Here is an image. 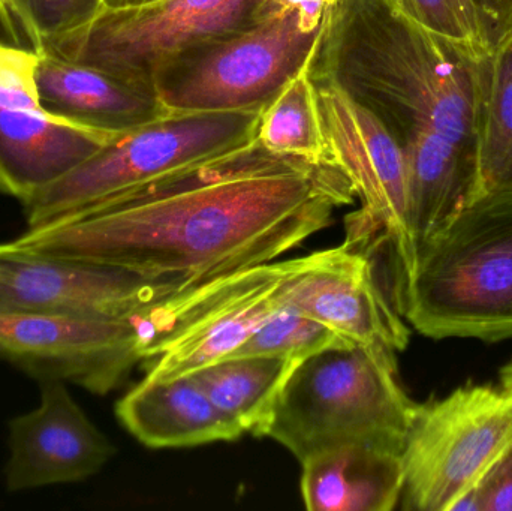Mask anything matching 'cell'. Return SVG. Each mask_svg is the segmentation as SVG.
<instances>
[{
	"mask_svg": "<svg viewBox=\"0 0 512 511\" xmlns=\"http://www.w3.org/2000/svg\"><path fill=\"white\" fill-rule=\"evenodd\" d=\"M354 197L336 165L276 155L254 140L29 228L14 243L198 285L277 260Z\"/></svg>",
	"mask_w": 512,
	"mask_h": 511,
	"instance_id": "1",
	"label": "cell"
},
{
	"mask_svg": "<svg viewBox=\"0 0 512 511\" xmlns=\"http://www.w3.org/2000/svg\"><path fill=\"white\" fill-rule=\"evenodd\" d=\"M492 53L450 41L385 0H334L307 65L378 117L403 155L448 138L478 153Z\"/></svg>",
	"mask_w": 512,
	"mask_h": 511,
	"instance_id": "2",
	"label": "cell"
},
{
	"mask_svg": "<svg viewBox=\"0 0 512 511\" xmlns=\"http://www.w3.org/2000/svg\"><path fill=\"white\" fill-rule=\"evenodd\" d=\"M399 308L427 338H512V188L477 195L421 249Z\"/></svg>",
	"mask_w": 512,
	"mask_h": 511,
	"instance_id": "3",
	"label": "cell"
},
{
	"mask_svg": "<svg viewBox=\"0 0 512 511\" xmlns=\"http://www.w3.org/2000/svg\"><path fill=\"white\" fill-rule=\"evenodd\" d=\"M415 408L397 380V354L337 345L295 366L259 437L300 462L345 446L402 453Z\"/></svg>",
	"mask_w": 512,
	"mask_h": 511,
	"instance_id": "4",
	"label": "cell"
},
{
	"mask_svg": "<svg viewBox=\"0 0 512 511\" xmlns=\"http://www.w3.org/2000/svg\"><path fill=\"white\" fill-rule=\"evenodd\" d=\"M322 26L274 0L251 26L203 39L165 57L150 81L170 111H262L309 65Z\"/></svg>",
	"mask_w": 512,
	"mask_h": 511,
	"instance_id": "5",
	"label": "cell"
},
{
	"mask_svg": "<svg viewBox=\"0 0 512 511\" xmlns=\"http://www.w3.org/2000/svg\"><path fill=\"white\" fill-rule=\"evenodd\" d=\"M261 111H171L114 134L74 170L24 201L27 227L38 228L165 174L256 140Z\"/></svg>",
	"mask_w": 512,
	"mask_h": 511,
	"instance_id": "6",
	"label": "cell"
},
{
	"mask_svg": "<svg viewBox=\"0 0 512 511\" xmlns=\"http://www.w3.org/2000/svg\"><path fill=\"white\" fill-rule=\"evenodd\" d=\"M298 264L271 261L189 285L135 314L146 377L170 380L227 359L285 308Z\"/></svg>",
	"mask_w": 512,
	"mask_h": 511,
	"instance_id": "7",
	"label": "cell"
},
{
	"mask_svg": "<svg viewBox=\"0 0 512 511\" xmlns=\"http://www.w3.org/2000/svg\"><path fill=\"white\" fill-rule=\"evenodd\" d=\"M512 450V392L465 386L415 408L402 461L403 509L451 511Z\"/></svg>",
	"mask_w": 512,
	"mask_h": 511,
	"instance_id": "8",
	"label": "cell"
},
{
	"mask_svg": "<svg viewBox=\"0 0 512 511\" xmlns=\"http://www.w3.org/2000/svg\"><path fill=\"white\" fill-rule=\"evenodd\" d=\"M274 0H153L107 8L86 26L44 42L38 51L99 66L123 77L150 81L155 66L176 51L243 29Z\"/></svg>",
	"mask_w": 512,
	"mask_h": 511,
	"instance_id": "9",
	"label": "cell"
},
{
	"mask_svg": "<svg viewBox=\"0 0 512 511\" xmlns=\"http://www.w3.org/2000/svg\"><path fill=\"white\" fill-rule=\"evenodd\" d=\"M315 86L331 164L348 177L361 200V209L346 219L349 239H385L399 264L400 288L417 261L402 147L378 117L351 96L331 84Z\"/></svg>",
	"mask_w": 512,
	"mask_h": 511,
	"instance_id": "10",
	"label": "cell"
},
{
	"mask_svg": "<svg viewBox=\"0 0 512 511\" xmlns=\"http://www.w3.org/2000/svg\"><path fill=\"white\" fill-rule=\"evenodd\" d=\"M185 287L182 279L0 243V312L129 320Z\"/></svg>",
	"mask_w": 512,
	"mask_h": 511,
	"instance_id": "11",
	"label": "cell"
},
{
	"mask_svg": "<svg viewBox=\"0 0 512 511\" xmlns=\"http://www.w3.org/2000/svg\"><path fill=\"white\" fill-rule=\"evenodd\" d=\"M36 63L38 51L0 44V192L21 203L114 135L50 113L39 99Z\"/></svg>",
	"mask_w": 512,
	"mask_h": 511,
	"instance_id": "12",
	"label": "cell"
},
{
	"mask_svg": "<svg viewBox=\"0 0 512 511\" xmlns=\"http://www.w3.org/2000/svg\"><path fill=\"white\" fill-rule=\"evenodd\" d=\"M0 359L41 381H63L107 395L141 356L129 320L0 312Z\"/></svg>",
	"mask_w": 512,
	"mask_h": 511,
	"instance_id": "13",
	"label": "cell"
},
{
	"mask_svg": "<svg viewBox=\"0 0 512 511\" xmlns=\"http://www.w3.org/2000/svg\"><path fill=\"white\" fill-rule=\"evenodd\" d=\"M283 303L352 344L394 354L408 347L411 333L379 281L373 249L364 243L346 239L337 248L300 257L286 281Z\"/></svg>",
	"mask_w": 512,
	"mask_h": 511,
	"instance_id": "14",
	"label": "cell"
},
{
	"mask_svg": "<svg viewBox=\"0 0 512 511\" xmlns=\"http://www.w3.org/2000/svg\"><path fill=\"white\" fill-rule=\"evenodd\" d=\"M116 449L90 422L63 381H42L41 404L9 423V492L77 483L95 476Z\"/></svg>",
	"mask_w": 512,
	"mask_h": 511,
	"instance_id": "15",
	"label": "cell"
},
{
	"mask_svg": "<svg viewBox=\"0 0 512 511\" xmlns=\"http://www.w3.org/2000/svg\"><path fill=\"white\" fill-rule=\"evenodd\" d=\"M35 77L39 99L50 113L110 134L171 113L152 81L123 77L45 51H38Z\"/></svg>",
	"mask_w": 512,
	"mask_h": 511,
	"instance_id": "16",
	"label": "cell"
},
{
	"mask_svg": "<svg viewBox=\"0 0 512 511\" xmlns=\"http://www.w3.org/2000/svg\"><path fill=\"white\" fill-rule=\"evenodd\" d=\"M116 414L140 443L152 449L236 441L245 434L192 375L170 380L144 377L117 402Z\"/></svg>",
	"mask_w": 512,
	"mask_h": 511,
	"instance_id": "17",
	"label": "cell"
},
{
	"mask_svg": "<svg viewBox=\"0 0 512 511\" xmlns=\"http://www.w3.org/2000/svg\"><path fill=\"white\" fill-rule=\"evenodd\" d=\"M301 497L313 511H390L402 498V453L345 446L301 462Z\"/></svg>",
	"mask_w": 512,
	"mask_h": 511,
	"instance_id": "18",
	"label": "cell"
},
{
	"mask_svg": "<svg viewBox=\"0 0 512 511\" xmlns=\"http://www.w3.org/2000/svg\"><path fill=\"white\" fill-rule=\"evenodd\" d=\"M298 363L271 356L228 357L191 375L225 416L259 437Z\"/></svg>",
	"mask_w": 512,
	"mask_h": 511,
	"instance_id": "19",
	"label": "cell"
},
{
	"mask_svg": "<svg viewBox=\"0 0 512 511\" xmlns=\"http://www.w3.org/2000/svg\"><path fill=\"white\" fill-rule=\"evenodd\" d=\"M256 140L276 155L300 158L312 164H331L322 131L318 92L307 68L265 105Z\"/></svg>",
	"mask_w": 512,
	"mask_h": 511,
	"instance_id": "20",
	"label": "cell"
},
{
	"mask_svg": "<svg viewBox=\"0 0 512 511\" xmlns=\"http://www.w3.org/2000/svg\"><path fill=\"white\" fill-rule=\"evenodd\" d=\"M478 176L480 194L512 188V33L492 53L478 128Z\"/></svg>",
	"mask_w": 512,
	"mask_h": 511,
	"instance_id": "21",
	"label": "cell"
},
{
	"mask_svg": "<svg viewBox=\"0 0 512 511\" xmlns=\"http://www.w3.org/2000/svg\"><path fill=\"white\" fill-rule=\"evenodd\" d=\"M346 344L352 342L330 327L294 309L283 308L228 357L271 356L301 362L319 351Z\"/></svg>",
	"mask_w": 512,
	"mask_h": 511,
	"instance_id": "22",
	"label": "cell"
},
{
	"mask_svg": "<svg viewBox=\"0 0 512 511\" xmlns=\"http://www.w3.org/2000/svg\"><path fill=\"white\" fill-rule=\"evenodd\" d=\"M104 6V0H12L15 17L36 51L86 26Z\"/></svg>",
	"mask_w": 512,
	"mask_h": 511,
	"instance_id": "23",
	"label": "cell"
},
{
	"mask_svg": "<svg viewBox=\"0 0 512 511\" xmlns=\"http://www.w3.org/2000/svg\"><path fill=\"white\" fill-rule=\"evenodd\" d=\"M397 11L405 14L421 26L450 41L459 42L474 48L480 53L484 50L478 36L469 26L457 0H385Z\"/></svg>",
	"mask_w": 512,
	"mask_h": 511,
	"instance_id": "24",
	"label": "cell"
},
{
	"mask_svg": "<svg viewBox=\"0 0 512 511\" xmlns=\"http://www.w3.org/2000/svg\"><path fill=\"white\" fill-rule=\"evenodd\" d=\"M451 511H512V450Z\"/></svg>",
	"mask_w": 512,
	"mask_h": 511,
	"instance_id": "25",
	"label": "cell"
},
{
	"mask_svg": "<svg viewBox=\"0 0 512 511\" xmlns=\"http://www.w3.org/2000/svg\"><path fill=\"white\" fill-rule=\"evenodd\" d=\"M472 6L483 47L493 53L512 33V0H472Z\"/></svg>",
	"mask_w": 512,
	"mask_h": 511,
	"instance_id": "26",
	"label": "cell"
},
{
	"mask_svg": "<svg viewBox=\"0 0 512 511\" xmlns=\"http://www.w3.org/2000/svg\"><path fill=\"white\" fill-rule=\"evenodd\" d=\"M0 44L18 45L35 50L23 27L3 0H0Z\"/></svg>",
	"mask_w": 512,
	"mask_h": 511,
	"instance_id": "27",
	"label": "cell"
},
{
	"mask_svg": "<svg viewBox=\"0 0 512 511\" xmlns=\"http://www.w3.org/2000/svg\"><path fill=\"white\" fill-rule=\"evenodd\" d=\"M462 9L463 15H465L466 21H468L471 29L474 30L475 35L480 39V33H478L477 18H475L474 6H472V0H457ZM481 42V39H480ZM483 44V42H481ZM486 50V48H484Z\"/></svg>",
	"mask_w": 512,
	"mask_h": 511,
	"instance_id": "28",
	"label": "cell"
},
{
	"mask_svg": "<svg viewBox=\"0 0 512 511\" xmlns=\"http://www.w3.org/2000/svg\"><path fill=\"white\" fill-rule=\"evenodd\" d=\"M153 2V0H104L107 8H125V6L143 5V3Z\"/></svg>",
	"mask_w": 512,
	"mask_h": 511,
	"instance_id": "29",
	"label": "cell"
},
{
	"mask_svg": "<svg viewBox=\"0 0 512 511\" xmlns=\"http://www.w3.org/2000/svg\"><path fill=\"white\" fill-rule=\"evenodd\" d=\"M501 383L504 389L510 390V392H512V360L510 363H507L504 368H502Z\"/></svg>",
	"mask_w": 512,
	"mask_h": 511,
	"instance_id": "30",
	"label": "cell"
},
{
	"mask_svg": "<svg viewBox=\"0 0 512 511\" xmlns=\"http://www.w3.org/2000/svg\"><path fill=\"white\" fill-rule=\"evenodd\" d=\"M3 2H5L6 5H8V8L11 9L12 14H14V8H12V0H3ZM14 17H15V14H14ZM15 18H17V17H15ZM27 38H29V36H27Z\"/></svg>",
	"mask_w": 512,
	"mask_h": 511,
	"instance_id": "31",
	"label": "cell"
},
{
	"mask_svg": "<svg viewBox=\"0 0 512 511\" xmlns=\"http://www.w3.org/2000/svg\"><path fill=\"white\" fill-rule=\"evenodd\" d=\"M324 2H325V5L328 6V5H331V3L334 2V0H324Z\"/></svg>",
	"mask_w": 512,
	"mask_h": 511,
	"instance_id": "32",
	"label": "cell"
}]
</instances>
